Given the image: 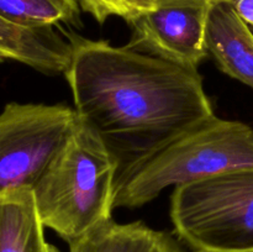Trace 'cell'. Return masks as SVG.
<instances>
[{"mask_svg": "<svg viewBox=\"0 0 253 252\" xmlns=\"http://www.w3.org/2000/svg\"><path fill=\"white\" fill-rule=\"evenodd\" d=\"M78 0H0V17L26 27L82 26Z\"/></svg>", "mask_w": 253, "mask_h": 252, "instance_id": "8fae6325", "label": "cell"}, {"mask_svg": "<svg viewBox=\"0 0 253 252\" xmlns=\"http://www.w3.org/2000/svg\"><path fill=\"white\" fill-rule=\"evenodd\" d=\"M242 167H253V128L215 115L119 175L114 209L141 208L167 188Z\"/></svg>", "mask_w": 253, "mask_h": 252, "instance_id": "3957f363", "label": "cell"}, {"mask_svg": "<svg viewBox=\"0 0 253 252\" xmlns=\"http://www.w3.org/2000/svg\"><path fill=\"white\" fill-rule=\"evenodd\" d=\"M63 76L78 120L118 163V177L183 132L215 116L198 69L69 32Z\"/></svg>", "mask_w": 253, "mask_h": 252, "instance_id": "6da1fadb", "label": "cell"}, {"mask_svg": "<svg viewBox=\"0 0 253 252\" xmlns=\"http://www.w3.org/2000/svg\"><path fill=\"white\" fill-rule=\"evenodd\" d=\"M47 252H62V251H59V250L57 249L56 246H53V245L48 244V250H47Z\"/></svg>", "mask_w": 253, "mask_h": 252, "instance_id": "5bb4252c", "label": "cell"}, {"mask_svg": "<svg viewBox=\"0 0 253 252\" xmlns=\"http://www.w3.org/2000/svg\"><path fill=\"white\" fill-rule=\"evenodd\" d=\"M78 123L62 104L9 103L0 113V193L34 188Z\"/></svg>", "mask_w": 253, "mask_h": 252, "instance_id": "5b68a950", "label": "cell"}, {"mask_svg": "<svg viewBox=\"0 0 253 252\" xmlns=\"http://www.w3.org/2000/svg\"><path fill=\"white\" fill-rule=\"evenodd\" d=\"M2 61H4V59H2V58H1V57H0V62H2Z\"/></svg>", "mask_w": 253, "mask_h": 252, "instance_id": "9a60e30c", "label": "cell"}, {"mask_svg": "<svg viewBox=\"0 0 253 252\" xmlns=\"http://www.w3.org/2000/svg\"><path fill=\"white\" fill-rule=\"evenodd\" d=\"M43 229L31 188L0 193V252H47Z\"/></svg>", "mask_w": 253, "mask_h": 252, "instance_id": "9c48e42d", "label": "cell"}, {"mask_svg": "<svg viewBox=\"0 0 253 252\" xmlns=\"http://www.w3.org/2000/svg\"><path fill=\"white\" fill-rule=\"evenodd\" d=\"M69 252H190L177 236L141 221L118 224L114 220L69 245Z\"/></svg>", "mask_w": 253, "mask_h": 252, "instance_id": "30bf717a", "label": "cell"}, {"mask_svg": "<svg viewBox=\"0 0 253 252\" xmlns=\"http://www.w3.org/2000/svg\"><path fill=\"white\" fill-rule=\"evenodd\" d=\"M212 0H157L152 11L128 24L126 46L190 69L208 57L207 24Z\"/></svg>", "mask_w": 253, "mask_h": 252, "instance_id": "8992f818", "label": "cell"}, {"mask_svg": "<svg viewBox=\"0 0 253 252\" xmlns=\"http://www.w3.org/2000/svg\"><path fill=\"white\" fill-rule=\"evenodd\" d=\"M118 163L101 138L78 120L32 188L44 227L68 245L113 220Z\"/></svg>", "mask_w": 253, "mask_h": 252, "instance_id": "7a4b0ae2", "label": "cell"}, {"mask_svg": "<svg viewBox=\"0 0 253 252\" xmlns=\"http://www.w3.org/2000/svg\"><path fill=\"white\" fill-rule=\"evenodd\" d=\"M82 11L103 25L109 17H120L127 24L152 11L157 0H78Z\"/></svg>", "mask_w": 253, "mask_h": 252, "instance_id": "7c38bea8", "label": "cell"}, {"mask_svg": "<svg viewBox=\"0 0 253 252\" xmlns=\"http://www.w3.org/2000/svg\"><path fill=\"white\" fill-rule=\"evenodd\" d=\"M0 57L57 76L68 68L72 43L54 27L20 26L0 17Z\"/></svg>", "mask_w": 253, "mask_h": 252, "instance_id": "ba28073f", "label": "cell"}, {"mask_svg": "<svg viewBox=\"0 0 253 252\" xmlns=\"http://www.w3.org/2000/svg\"><path fill=\"white\" fill-rule=\"evenodd\" d=\"M207 51L226 76L253 89V31L227 0H212Z\"/></svg>", "mask_w": 253, "mask_h": 252, "instance_id": "52a82bcc", "label": "cell"}, {"mask_svg": "<svg viewBox=\"0 0 253 252\" xmlns=\"http://www.w3.org/2000/svg\"><path fill=\"white\" fill-rule=\"evenodd\" d=\"M253 31V0H227Z\"/></svg>", "mask_w": 253, "mask_h": 252, "instance_id": "4fadbf2b", "label": "cell"}, {"mask_svg": "<svg viewBox=\"0 0 253 252\" xmlns=\"http://www.w3.org/2000/svg\"><path fill=\"white\" fill-rule=\"evenodd\" d=\"M169 214L190 252H253V167L178 185Z\"/></svg>", "mask_w": 253, "mask_h": 252, "instance_id": "277c9868", "label": "cell"}]
</instances>
